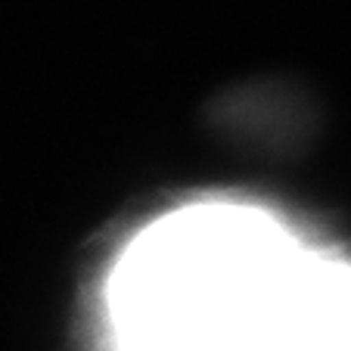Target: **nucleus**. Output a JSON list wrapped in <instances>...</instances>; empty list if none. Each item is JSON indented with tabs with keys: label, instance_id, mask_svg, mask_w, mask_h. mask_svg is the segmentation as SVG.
Segmentation results:
<instances>
[{
	"label": "nucleus",
	"instance_id": "1",
	"mask_svg": "<svg viewBox=\"0 0 351 351\" xmlns=\"http://www.w3.org/2000/svg\"><path fill=\"white\" fill-rule=\"evenodd\" d=\"M305 252L258 206L196 202L168 212L112 267V351H271Z\"/></svg>",
	"mask_w": 351,
	"mask_h": 351
},
{
	"label": "nucleus",
	"instance_id": "2",
	"mask_svg": "<svg viewBox=\"0 0 351 351\" xmlns=\"http://www.w3.org/2000/svg\"><path fill=\"white\" fill-rule=\"evenodd\" d=\"M271 351H351V258L311 249L302 255Z\"/></svg>",
	"mask_w": 351,
	"mask_h": 351
}]
</instances>
